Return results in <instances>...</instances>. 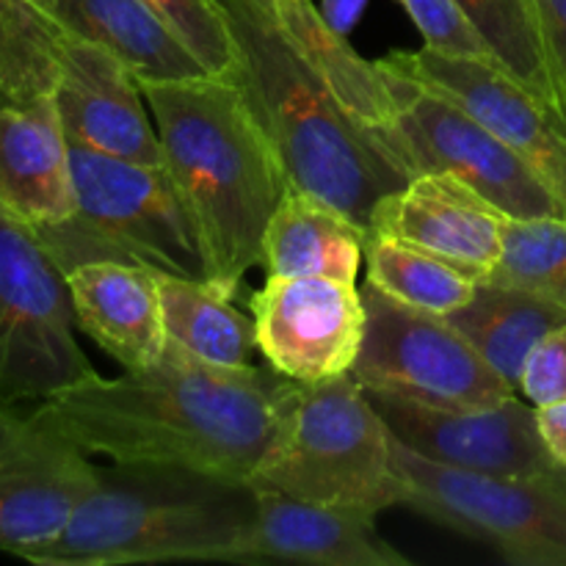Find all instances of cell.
I'll list each match as a JSON object with an SVG mask.
<instances>
[{"mask_svg":"<svg viewBox=\"0 0 566 566\" xmlns=\"http://www.w3.org/2000/svg\"><path fill=\"white\" fill-rule=\"evenodd\" d=\"M75 216L39 238L70 271L92 260H122L208 285V254L186 197L164 164H138L72 147Z\"/></svg>","mask_w":566,"mask_h":566,"instance_id":"8992f818","label":"cell"},{"mask_svg":"<svg viewBox=\"0 0 566 566\" xmlns=\"http://www.w3.org/2000/svg\"><path fill=\"white\" fill-rule=\"evenodd\" d=\"M75 208L70 138L53 97L0 103V216L36 232L72 219Z\"/></svg>","mask_w":566,"mask_h":566,"instance_id":"ac0fdd59","label":"cell"},{"mask_svg":"<svg viewBox=\"0 0 566 566\" xmlns=\"http://www.w3.org/2000/svg\"><path fill=\"white\" fill-rule=\"evenodd\" d=\"M542 48L556 83V99L566 97V0H534Z\"/></svg>","mask_w":566,"mask_h":566,"instance_id":"f546056e","label":"cell"},{"mask_svg":"<svg viewBox=\"0 0 566 566\" xmlns=\"http://www.w3.org/2000/svg\"><path fill=\"white\" fill-rule=\"evenodd\" d=\"M193 55L219 77H235L238 50L221 0H142Z\"/></svg>","mask_w":566,"mask_h":566,"instance_id":"4316f807","label":"cell"},{"mask_svg":"<svg viewBox=\"0 0 566 566\" xmlns=\"http://www.w3.org/2000/svg\"><path fill=\"white\" fill-rule=\"evenodd\" d=\"M398 3L415 22L426 48L492 61L490 48L479 36V31L470 25L468 17L462 14L457 0H398Z\"/></svg>","mask_w":566,"mask_h":566,"instance_id":"83f0119b","label":"cell"},{"mask_svg":"<svg viewBox=\"0 0 566 566\" xmlns=\"http://www.w3.org/2000/svg\"><path fill=\"white\" fill-rule=\"evenodd\" d=\"M249 310L258 354L293 381L352 374L365 337L363 293L335 276L269 274Z\"/></svg>","mask_w":566,"mask_h":566,"instance_id":"7c38bea8","label":"cell"},{"mask_svg":"<svg viewBox=\"0 0 566 566\" xmlns=\"http://www.w3.org/2000/svg\"><path fill=\"white\" fill-rule=\"evenodd\" d=\"M370 0H321L318 9L324 14L326 25L332 28L340 36H352L354 28L359 25V20L365 17Z\"/></svg>","mask_w":566,"mask_h":566,"instance_id":"1f68e13d","label":"cell"},{"mask_svg":"<svg viewBox=\"0 0 566 566\" xmlns=\"http://www.w3.org/2000/svg\"><path fill=\"white\" fill-rule=\"evenodd\" d=\"M64 271L0 216V403H39L88 374Z\"/></svg>","mask_w":566,"mask_h":566,"instance_id":"9c48e42d","label":"cell"},{"mask_svg":"<svg viewBox=\"0 0 566 566\" xmlns=\"http://www.w3.org/2000/svg\"><path fill=\"white\" fill-rule=\"evenodd\" d=\"M547 475H551L553 481H558L562 486H566V468H558V464H556V468H553Z\"/></svg>","mask_w":566,"mask_h":566,"instance_id":"836d02e7","label":"cell"},{"mask_svg":"<svg viewBox=\"0 0 566 566\" xmlns=\"http://www.w3.org/2000/svg\"><path fill=\"white\" fill-rule=\"evenodd\" d=\"M97 475L42 403H0V551L20 558L53 539Z\"/></svg>","mask_w":566,"mask_h":566,"instance_id":"8fae6325","label":"cell"},{"mask_svg":"<svg viewBox=\"0 0 566 566\" xmlns=\"http://www.w3.org/2000/svg\"><path fill=\"white\" fill-rule=\"evenodd\" d=\"M368 232L310 191L287 188L263 238L269 274L335 276L354 282L365 263Z\"/></svg>","mask_w":566,"mask_h":566,"instance_id":"44dd1931","label":"cell"},{"mask_svg":"<svg viewBox=\"0 0 566 566\" xmlns=\"http://www.w3.org/2000/svg\"><path fill=\"white\" fill-rule=\"evenodd\" d=\"M249 484L370 517L403 506L392 434L352 374L296 381Z\"/></svg>","mask_w":566,"mask_h":566,"instance_id":"5b68a950","label":"cell"},{"mask_svg":"<svg viewBox=\"0 0 566 566\" xmlns=\"http://www.w3.org/2000/svg\"><path fill=\"white\" fill-rule=\"evenodd\" d=\"M359 293L365 337L352 376L368 392L431 409H481L517 396L446 315L409 307L374 285Z\"/></svg>","mask_w":566,"mask_h":566,"instance_id":"ba28073f","label":"cell"},{"mask_svg":"<svg viewBox=\"0 0 566 566\" xmlns=\"http://www.w3.org/2000/svg\"><path fill=\"white\" fill-rule=\"evenodd\" d=\"M50 25L103 44L138 81H186L210 75L197 55L142 0H28Z\"/></svg>","mask_w":566,"mask_h":566,"instance_id":"ffe728a7","label":"cell"},{"mask_svg":"<svg viewBox=\"0 0 566 566\" xmlns=\"http://www.w3.org/2000/svg\"><path fill=\"white\" fill-rule=\"evenodd\" d=\"M490 48L492 61L545 103H556V83L542 48L534 0H457Z\"/></svg>","mask_w":566,"mask_h":566,"instance_id":"d4e9b609","label":"cell"},{"mask_svg":"<svg viewBox=\"0 0 566 566\" xmlns=\"http://www.w3.org/2000/svg\"><path fill=\"white\" fill-rule=\"evenodd\" d=\"M164 166L191 208L208 254V287L235 298L263 265L271 216L291 188L280 149L235 77L138 81Z\"/></svg>","mask_w":566,"mask_h":566,"instance_id":"7a4b0ae2","label":"cell"},{"mask_svg":"<svg viewBox=\"0 0 566 566\" xmlns=\"http://www.w3.org/2000/svg\"><path fill=\"white\" fill-rule=\"evenodd\" d=\"M77 329L125 370H142L166 352L164 307L153 269L122 260H92L64 274Z\"/></svg>","mask_w":566,"mask_h":566,"instance_id":"d6986e66","label":"cell"},{"mask_svg":"<svg viewBox=\"0 0 566 566\" xmlns=\"http://www.w3.org/2000/svg\"><path fill=\"white\" fill-rule=\"evenodd\" d=\"M403 506L495 547L509 564L566 566V486L551 475L497 479L431 462L392 440Z\"/></svg>","mask_w":566,"mask_h":566,"instance_id":"52a82bcc","label":"cell"},{"mask_svg":"<svg viewBox=\"0 0 566 566\" xmlns=\"http://www.w3.org/2000/svg\"><path fill=\"white\" fill-rule=\"evenodd\" d=\"M221 3L235 36V81L280 149L291 186L326 199L368 232L376 205L412 177L396 144L354 114L263 0Z\"/></svg>","mask_w":566,"mask_h":566,"instance_id":"3957f363","label":"cell"},{"mask_svg":"<svg viewBox=\"0 0 566 566\" xmlns=\"http://www.w3.org/2000/svg\"><path fill=\"white\" fill-rule=\"evenodd\" d=\"M155 276H158L166 337L171 343L227 368L252 365V357L258 354L254 318L243 315L232 298L221 296L205 282L182 280L160 271H155Z\"/></svg>","mask_w":566,"mask_h":566,"instance_id":"603a6c76","label":"cell"},{"mask_svg":"<svg viewBox=\"0 0 566 566\" xmlns=\"http://www.w3.org/2000/svg\"><path fill=\"white\" fill-rule=\"evenodd\" d=\"M293 390L296 381L276 370L227 368L169 340L149 368L114 379L88 370L39 403L88 457L171 464L249 484Z\"/></svg>","mask_w":566,"mask_h":566,"instance_id":"6da1fadb","label":"cell"},{"mask_svg":"<svg viewBox=\"0 0 566 566\" xmlns=\"http://www.w3.org/2000/svg\"><path fill=\"white\" fill-rule=\"evenodd\" d=\"M53 103L72 147L164 164V147L136 72L103 44L59 33Z\"/></svg>","mask_w":566,"mask_h":566,"instance_id":"9a60e30c","label":"cell"},{"mask_svg":"<svg viewBox=\"0 0 566 566\" xmlns=\"http://www.w3.org/2000/svg\"><path fill=\"white\" fill-rule=\"evenodd\" d=\"M365 280L376 291L437 315L457 313L473 298L479 285L446 260L379 232H368L365 238Z\"/></svg>","mask_w":566,"mask_h":566,"instance_id":"cb8c5ba5","label":"cell"},{"mask_svg":"<svg viewBox=\"0 0 566 566\" xmlns=\"http://www.w3.org/2000/svg\"><path fill=\"white\" fill-rule=\"evenodd\" d=\"M517 390L534 407L566 401V324L536 343L523 365Z\"/></svg>","mask_w":566,"mask_h":566,"instance_id":"f1b7e54d","label":"cell"},{"mask_svg":"<svg viewBox=\"0 0 566 566\" xmlns=\"http://www.w3.org/2000/svg\"><path fill=\"white\" fill-rule=\"evenodd\" d=\"M379 66L392 94V130L409 175L448 171L484 193L509 219L566 216L536 171L473 114L409 81L385 59Z\"/></svg>","mask_w":566,"mask_h":566,"instance_id":"30bf717a","label":"cell"},{"mask_svg":"<svg viewBox=\"0 0 566 566\" xmlns=\"http://www.w3.org/2000/svg\"><path fill=\"white\" fill-rule=\"evenodd\" d=\"M227 564L409 566V558L379 534L370 514L258 490L252 525Z\"/></svg>","mask_w":566,"mask_h":566,"instance_id":"e0dca14e","label":"cell"},{"mask_svg":"<svg viewBox=\"0 0 566 566\" xmlns=\"http://www.w3.org/2000/svg\"><path fill=\"white\" fill-rule=\"evenodd\" d=\"M446 318L517 390L528 354L547 332L566 324V310L523 287L479 282L473 298Z\"/></svg>","mask_w":566,"mask_h":566,"instance_id":"7402d4cb","label":"cell"},{"mask_svg":"<svg viewBox=\"0 0 566 566\" xmlns=\"http://www.w3.org/2000/svg\"><path fill=\"white\" fill-rule=\"evenodd\" d=\"M368 396L392 440L431 462L497 479H539L556 468L539 434L536 407L517 396L481 409H431Z\"/></svg>","mask_w":566,"mask_h":566,"instance_id":"5bb4252c","label":"cell"},{"mask_svg":"<svg viewBox=\"0 0 566 566\" xmlns=\"http://www.w3.org/2000/svg\"><path fill=\"white\" fill-rule=\"evenodd\" d=\"M506 219L497 205L459 177L420 171L376 205L368 232L412 243L470 280L486 282L501 260Z\"/></svg>","mask_w":566,"mask_h":566,"instance_id":"2e32d148","label":"cell"},{"mask_svg":"<svg viewBox=\"0 0 566 566\" xmlns=\"http://www.w3.org/2000/svg\"><path fill=\"white\" fill-rule=\"evenodd\" d=\"M258 512V490L171 464L111 462L53 539L22 553L36 566L227 564Z\"/></svg>","mask_w":566,"mask_h":566,"instance_id":"277c9868","label":"cell"},{"mask_svg":"<svg viewBox=\"0 0 566 566\" xmlns=\"http://www.w3.org/2000/svg\"><path fill=\"white\" fill-rule=\"evenodd\" d=\"M385 64L409 81L442 94L490 127L514 149L566 210V133L551 103L514 81L486 59L446 53L434 48L392 50Z\"/></svg>","mask_w":566,"mask_h":566,"instance_id":"4fadbf2b","label":"cell"},{"mask_svg":"<svg viewBox=\"0 0 566 566\" xmlns=\"http://www.w3.org/2000/svg\"><path fill=\"white\" fill-rule=\"evenodd\" d=\"M551 108H553V116H556V122L564 127V133H566V97H558Z\"/></svg>","mask_w":566,"mask_h":566,"instance_id":"d6a6232c","label":"cell"},{"mask_svg":"<svg viewBox=\"0 0 566 566\" xmlns=\"http://www.w3.org/2000/svg\"><path fill=\"white\" fill-rule=\"evenodd\" d=\"M536 423H539V434L551 451L553 462L558 468H566V401L536 407Z\"/></svg>","mask_w":566,"mask_h":566,"instance_id":"4dcf8cb0","label":"cell"},{"mask_svg":"<svg viewBox=\"0 0 566 566\" xmlns=\"http://www.w3.org/2000/svg\"><path fill=\"white\" fill-rule=\"evenodd\" d=\"M486 282L523 287L566 310V216L506 219L501 260Z\"/></svg>","mask_w":566,"mask_h":566,"instance_id":"484cf974","label":"cell"}]
</instances>
